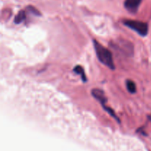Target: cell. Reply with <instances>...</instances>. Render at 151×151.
Wrapping results in <instances>:
<instances>
[{
	"instance_id": "6da1fadb",
	"label": "cell",
	"mask_w": 151,
	"mask_h": 151,
	"mask_svg": "<svg viewBox=\"0 0 151 151\" xmlns=\"http://www.w3.org/2000/svg\"><path fill=\"white\" fill-rule=\"evenodd\" d=\"M93 43H94V47L96 51V55H97L99 60L102 63L108 66L109 69L114 70L115 69V66L111 52L96 40H94Z\"/></svg>"
},
{
	"instance_id": "7a4b0ae2",
	"label": "cell",
	"mask_w": 151,
	"mask_h": 151,
	"mask_svg": "<svg viewBox=\"0 0 151 151\" xmlns=\"http://www.w3.org/2000/svg\"><path fill=\"white\" fill-rule=\"evenodd\" d=\"M123 24L141 36H145L148 33V25L145 22L128 19L124 21Z\"/></svg>"
},
{
	"instance_id": "3957f363",
	"label": "cell",
	"mask_w": 151,
	"mask_h": 151,
	"mask_svg": "<svg viewBox=\"0 0 151 151\" xmlns=\"http://www.w3.org/2000/svg\"><path fill=\"white\" fill-rule=\"evenodd\" d=\"M142 0H125V7L131 13H136Z\"/></svg>"
},
{
	"instance_id": "5b68a950",
	"label": "cell",
	"mask_w": 151,
	"mask_h": 151,
	"mask_svg": "<svg viewBox=\"0 0 151 151\" xmlns=\"http://www.w3.org/2000/svg\"><path fill=\"white\" fill-rule=\"evenodd\" d=\"M73 71L76 74L81 75V79H82V81H83V82H86L87 78H86V74H85V72H84V69L82 66H80V65H78V66H76L75 68H74Z\"/></svg>"
},
{
	"instance_id": "52a82bcc",
	"label": "cell",
	"mask_w": 151,
	"mask_h": 151,
	"mask_svg": "<svg viewBox=\"0 0 151 151\" xmlns=\"http://www.w3.org/2000/svg\"><path fill=\"white\" fill-rule=\"evenodd\" d=\"M126 87L128 91L131 94H134L137 91V88H136V84L131 80H128L126 81Z\"/></svg>"
},
{
	"instance_id": "8992f818",
	"label": "cell",
	"mask_w": 151,
	"mask_h": 151,
	"mask_svg": "<svg viewBox=\"0 0 151 151\" xmlns=\"http://www.w3.org/2000/svg\"><path fill=\"white\" fill-rule=\"evenodd\" d=\"M25 19H26V13H25V11H24V10H21V11L16 15V17H15L14 22L16 24H20L21 22H23Z\"/></svg>"
},
{
	"instance_id": "277c9868",
	"label": "cell",
	"mask_w": 151,
	"mask_h": 151,
	"mask_svg": "<svg viewBox=\"0 0 151 151\" xmlns=\"http://www.w3.org/2000/svg\"><path fill=\"white\" fill-rule=\"evenodd\" d=\"M91 94H92V96L96 99V100H97L100 103H101L102 106H106V103L107 102V99H106V96H105L104 92H103L102 90L99 89V88H94V89H93L92 91H91Z\"/></svg>"
}]
</instances>
